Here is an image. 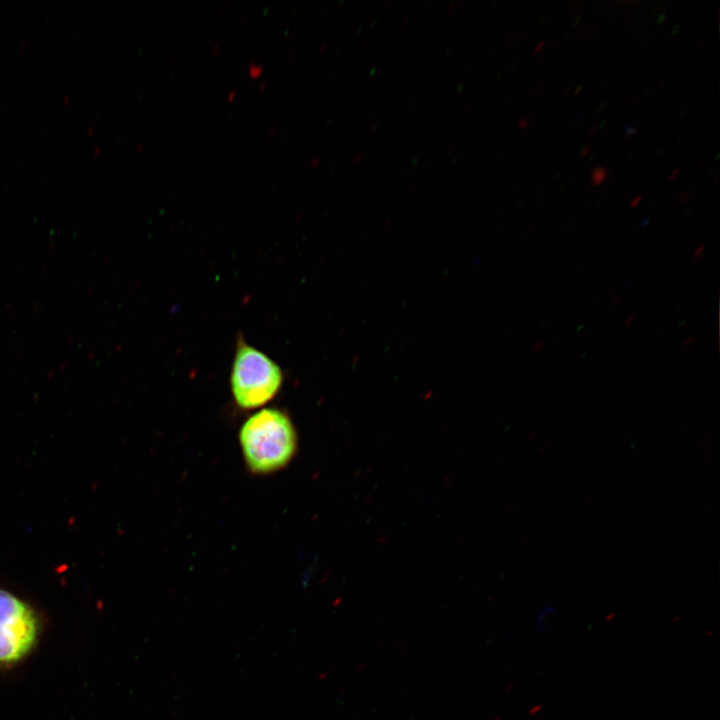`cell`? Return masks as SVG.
<instances>
[{
  "instance_id": "6da1fadb",
  "label": "cell",
  "mask_w": 720,
  "mask_h": 720,
  "mask_svg": "<svg viewBox=\"0 0 720 720\" xmlns=\"http://www.w3.org/2000/svg\"><path fill=\"white\" fill-rule=\"evenodd\" d=\"M240 445L248 468L267 474L285 467L297 450V434L290 418L275 408L261 409L240 429Z\"/></svg>"
},
{
  "instance_id": "7a4b0ae2",
  "label": "cell",
  "mask_w": 720,
  "mask_h": 720,
  "mask_svg": "<svg viewBox=\"0 0 720 720\" xmlns=\"http://www.w3.org/2000/svg\"><path fill=\"white\" fill-rule=\"evenodd\" d=\"M230 380L236 404L242 409H253L274 398L282 385L283 374L275 361L240 338Z\"/></svg>"
},
{
  "instance_id": "3957f363",
  "label": "cell",
  "mask_w": 720,
  "mask_h": 720,
  "mask_svg": "<svg viewBox=\"0 0 720 720\" xmlns=\"http://www.w3.org/2000/svg\"><path fill=\"white\" fill-rule=\"evenodd\" d=\"M40 619L24 600L0 588V667H11L31 654L40 635Z\"/></svg>"
},
{
  "instance_id": "277c9868",
  "label": "cell",
  "mask_w": 720,
  "mask_h": 720,
  "mask_svg": "<svg viewBox=\"0 0 720 720\" xmlns=\"http://www.w3.org/2000/svg\"><path fill=\"white\" fill-rule=\"evenodd\" d=\"M607 169L604 166H595L590 173V181L594 188L599 187L605 180H607Z\"/></svg>"
},
{
  "instance_id": "5b68a950",
  "label": "cell",
  "mask_w": 720,
  "mask_h": 720,
  "mask_svg": "<svg viewBox=\"0 0 720 720\" xmlns=\"http://www.w3.org/2000/svg\"><path fill=\"white\" fill-rule=\"evenodd\" d=\"M638 134V130L636 127L627 125L623 128V136L624 138H630L632 136H636Z\"/></svg>"
},
{
  "instance_id": "8992f818",
  "label": "cell",
  "mask_w": 720,
  "mask_h": 720,
  "mask_svg": "<svg viewBox=\"0 0 720 720\" xmlns=\"http://www.w3.org/2000/svg\"><path fill=\"white\" fill-rule=\"evenodd\" d=\"M692 197L693 195L691 193L684 192L677 197L676 201L681 204H686L688 201L691 200Z\"/></svg>"
},
{
  "instance_id": "52a82bcc",
  "label": "cell",
  "mask_w": 720,
  "mask_h": 720,
  "mask_svg": "<svg viewBox=\"0 0 720 720\" xmlns=\"http://www.w3.org/2000/svg\"><path fill=\"white\" fill-rule=\"evenodd\" d=\"M704 251H705V244H700L699 246H697L693 252L694 260H698L702 256Z\"/></svg>"
},
{
  "instance_id": "ba28073f",
  "label": "cell",
  "mask_w": 720,
  "mask_h": 720,
  "mask_svg": "<svg viewBox=\"0 0 720 720\" xmlns=\"http://www.w3.org/2000/svg\"><path fill=\"white\" fill-rule=\"evenodd\" d=\"M697 339H698L697 337L689 336L684 339L683 345L686 347H691L697 342Z\"/></svg>"
},
{
  "instance_id": "9c48e42d",
  "label": "cell",
  "mask_w": 720,
  "mask_h": 720,
  "mask_svg": "<svg viewBox=\"0 0 720 720\" xmlns=\"http://www.w3.org/2000/svg\"><path fill=\"white\" fill-rule=\"evenodd\" d=\"M666 16H667V13L665 11L661 12L656 18L657 25H659V26L662 25L666 20Z\"/></svg>"
},
{
  "instance_id": "30bf717a",
  "label": "cell",
  "mask_w": 720,
  "mask_h": 720,
  "mask_svg": "<svg viewBox=\"0 0 720 720\" xmlns=\"http://www.w3.org/2000/svg\"><path fill=\"white\" fill-rule=\"evenodd\" d=\"M642 198V195H637L636 197H634L630 202V207L635 208L641 202Z\"/></svg>"
},
{
  "instance_id": "8fae6325",
  "label": "cell",
  "mask_w": 720,
  "mask_h": 720,
  "mask_svg": "<svg viewBox=\"0 0 720 720\" xmlns=\"http://www.w3.org/2000/svg\"><path fill=\"white\" fill-rule=\"evenodd\" d=\"M544 90V86L541 84L536 85V87L533 90V96L538 97L542 91Z\"/></svg>"
},
{
  "instance_id": "7c38bea8",
  "label": "cell",
  "mask_w": 720,
  "mask_h": 720,
  "mask_svg": "<svg viewBox=\"0 0 720 720\" xmlns=\"http://www.w3.org/2000/svg\"><path fill=\"white\" fill-rule=\"evenodd\" d=\"M518 127L521 129H527L529 127V119H521L518 122Z\"/></svg>"
},
{
  "instance_id": "4fadbf2b",
  "label": "cell",
  "mask_w": 720,
  "mask_h": 720,
  "mask_svg": "<svg viewBox=\"0 0 720 720\" xmlns=\"http://www.w3.org/2000/svg\"><path fill=\"white\" fill-rule=\"evenodd\" d=\"M545 43H546V38L542 39V40L537 44L534 52H535L536 54L539 53V52L542 50V48L544 47Z\"/></svg>"
},
{
  "instance_id": "5bb4252c",
  "label": "cell",
  "mask_w": 720,
  "mask_h": 720,
  "mask_svg": "<svg viewBox=\"0 0 720 720\" xmlns=\"http://www.w3.org/2000/svg\"><path fill=\"white\" fill-rule=\"evenodd\" d=\"M250 72H251V75H253L254 77H257L261 72V67L256 65L254 68L250 69Z\"/></svg>"
},
{
  "instance_id": "9a60e30c",
  "label": "cell",
  "mask_w": 720,
  "mask_h": 720,
  "mask_svg": "<svg viewBox=\"0 0 720 720\" xmlns=\"http://www.w3.org/2000/svg\"><path fill=\"white\" fill-rule=\"evenodd\" d=\"M635 318H636V314H630L625 320V325H627V326L631 325L634 322Z\"/></svg>"
},
{
  "instance_id": "2e32d148",
  "label": "cell",
  "mask_w": 720,
  "mask_h": 720,
  "mask_svg": "<svg viewBox=\"0 0 720 720\" xmlns=\"http://www.w3.org/2000/svg\"><path fill=\"white\" fill-rule=\"evenodd\" d=\"M606 105H607V101L602 102L596 109L595 114L598 115L599 112H601L606 107Z\"/></svg>"
},
{
  "instance_id": "e0dca14e",
  "label": "cell",
  "mask_w": 720,
  "mask_h": 720,
  "mask_svg": "<svg viewBox=\"0 0 720 720\" xmlns=\"http://www.w3.org/2000/svg\"><path fill=\"white\" fill-rule=\"evenodd\" d=\"M611 300H612V303H613V304H618V302H619V295H618V293H613L612 296H611Z\"/></svg>"
},
{
  "instance_id": "ac0fdd59",
  "label": "cell",
  "mask_w": 720,
  "mask_h": 720,
  "mask_svg": "<svg viewBox=\"0 0 720 720\" xmlns=\"http://www.w3.org/2000/svg\"><path fill=\"white\" fill-rule=\"evenodd\" d=\"M582 88H583L582 85L579 84V85L575 88L572 96H573V97H576V96L581 92Z\"/></svg>"
},
{
  "instance_id": "d6986e66",
  "label": "cell",
  "mask_w": 720,
  "mask_h": 720,
  "mask_svg": "<svg viewBox=\"0 0 720 720\" xmlns=\"http://www.w3.org/2000/svg\"><path fill=\"white\" fill-rule=\"evenodd\" d=\"M595 31H596V27H593L592 29H590L589 32H588L587 35H586V40H589V39L593 36V34L595 33Z\"/></svg>"
},
{
  "instance_id": "ffe728a7",
  "label": "cell",
  "mask_w": 720,
  "mask_h": 720,
  "mask_svg": "<svg viewBox=\"0 0 720 720\" xmlns=\"http://www.w3.org/2000/svg\"><path fill=\"white\" fill-rule=\"evenodd\" d=\"M591 149H592V146H591V145H587L580 156H581V157L586 156V155L588 154V152H590Z\"/></svg>"
},
{
  "instance_id": "44dd1931",
  "label": "cell",
  "mask_w": 720,
  "mask_h": 720,
  "mask_svg": "<svg viewBox=\"0 0 720 720\" xmlns=\"http://www.w3.org/2000/svg\"><path fill=\"white\" fill-rule=\"evenodd\" d=\"M679 172H680V169H679V168H676V169L670 174L669 180H673V179L677 176V174H678Z\"/></svg>"
},
{
  "instance_id": "7402d4cb",
  "label": "cell",
  "mask_w": 720,
  "mask_h": 720,
  "mask_svg": "<svg viewBox=\"0 0 720 720\" xmlns=\"http://www.w3.org/2000/svg\"><path fill=\"white\" fill-rule=\"evenodd\" d=\"M681 26L679 24L675 25L672 29L671 34L674 36L680 31Z\"/></svg>"
},
{
  "instance_id": "603a6c76",
  "label": "cell",
  "mask_w": 720,
  "mask_h": 720,
  "mask_svg": "<svg viewBox=\"0 0 720 720\" xmlns=\"http://www.w3.org/2000/svg\"><path fill=\"white\" fill-rule=\"evenodd\" d=\"M707 41H708V39H707L706 37L701 40V42H700V44H699V49H700V50H702L703 48H705V46H706V44H707Z\"/></svg>"
},
{
  "instance_id": "cb8c5ba5",
  "label": "cell",
  "mask_w": 720,
  "mask_h": 720,
  "mask_svg": "<svg viewBox=\"0 0 720 720\" xmlns=\"http://www.w3.org/2000/svg\"><path fill=\"white\" fill-rule=\"evenodd\" d=\"M606 125H607V121H606V120H602V121L597 125V129H598V130H602V129L605 128Z\"/></svg>"
},
{
  "instance_id": "d4e9b609",
  "label": "cell",
  "mask_w": 720,
  "mask_h": 720,
  "mask_svg": "<svg viewBox=\"0 0 720 720\" xmlns=\"http://www.w3.org/2000/svg\"><path fill=\"white\" fill-rule=\"evenodd\" d=\"M688 110V105H684L678 112V116H682Z\"/></svg>"
},
{
  "instance_id": "484cf974",
  "label": "cell",
  "mask_w": 720,
  "mask_h": 720,
  "mask_svg": "<svg viewBox=\"0 0 720 720\" xmlns=\"http://www.w3.org/2000/svg\"><path fill=\"white\" fill-rule=\"evenodd\" d=\"M669 78H670L669 76H666V77L661 81V83H660V88H661V89H663V88L666 86Z\"/></svg>"
},
{
  "instance_id": "4316f807",
  "label": "cell",
  "mask_w": 720,
  "mask_h": 720,
  "mask_svg": "<svg viewBox=\"0 0 720 720\" xmlns=\"http://www.w3.org/2000/svg\"><path fill=\"white\" fill-rule=\"evenodd\" d=\"M597 130V124H594L588 133V137H591Z\"/></svg>"
},
{
  "instance_id": "83f0119b",
  "label": "cell",
  "mask_w": 720,
  "mask_h": 720,
  "mask_svg": "<svg viewBox=\"0 0 720 720\" xmlns=\"http://www.w3.org/2000/svg\"><path fill=\"white\" fill-rule=\"evenodd\" d=\"M581 6H582V2H577L573 9V14H576L579 11Z\"/></svg>"
},
{
  "instance_id": "f1b7e54d",
  "label": "cell",
  "mask_w": 720,
  "mask_h": 720,
  "mask_svg": "<svg viewBox=\"0 0 720 720\" xmlns=\"http://www.w3.org/2000/svg\"><path fill=\"white\" fill-rule=\"evenodd\" d=\"M542 347H543V342H538V343H536V345L534 347V351L538 352Z\"/></svg>"
},
{
  "instance_id": "f546056e",
  "label": "cell",
  "mask_w": 720,
  "mask_h": 720,
  "mask_svg": "<svg viewBox=\"0 0 720 720\" xmlns=\"http://www.w3.org/2000/svg\"><path fill=\"white\" fill-rule=\"evenodd\" d=\"M581 19H582L581 16H577L576 19L573 21V27H576L577 25H579Z\"/></svg>"
},
{
  "instance_id": "4dcf8cb0",
  "label": "cell",
  "mask_w": 720,
  "mask_h": 720,
  "mask_svg": "<svg viewBox=\"0 0 720 720\" xmlns=\"http://www.w3.org/2000/svg\"><path fill=\"white\" fill-rule=\"evenodd\" d=\"M637 97H638V95H637V94H634V95L632 96V98L629 100L628 106H631V105L635 102V100L637 99Z\"/></svg>"
},
{
  "instance_id": "1f68e13d",
  "label": "cell",
  "mask_w": 720,
  "mask_h": 720,
  "mask_svg": "<svg viewBox=\"0 0 720 720\" xmlns=\"http://www.w3.org/2000/svg\"><path fill=\"white\" fill-rule=\"evenodd\" d=\"M546 18H547V15L543 14L540 21L538 22V26H541L545 22Z\"/></svg>"
},
{
  "instance_id": "d6a6232c",
  "label": "cell",
  "mask_w": 720,
  "mask_h": 720,
  "mask_svg": "<svg viewBox=\"0 0 720 720\" xmlns=\"http://www.w3.org/2000/svg\"><path fill=\"white\" fill-rule=\"evenodd\" d=\"M571 88H572V86H571V85H568V86L565 88V90L563 91L562 96H563V97L566 96L567 93L571 90Z\"/></svg>"
},
{
  "instance_id": "836d02e7",
  "label": "cell",
  "mask_w": 720,
  "mask_h": 720,
  "mask_svg": "<svg viewBox=\"0 0 720 720\" xmlns=\"http://www.w3.org/2000/svg\"><path fill=\"white\" fill-rule=\"evenodd\" d=\"M664 151H665V147L662 146V147L657 151L656 157H659L660 155H662V153H663Z\"/></svg>"
},
{
  "instance_id": "e575fe53",
  "label": "cell",
  "mask_w": 720,
  "mask_h": 720,
  "mask_svg": "<svg viewBox=\"0 0 720 720\" xmlns=\"http://www.w3.org/2000/svg\"><path fill=\"white\" fill-rule=\"evenodd\" d=\"M658 9H659V8H657V7H656V8H653L652 13H651V17H650L651 19H653V18L657 15Z\"/></svg>"
},
{
  "instance_id": "d590c367",
  "label": "cell",
  "mask_w": 720,
  "mask_h": 720,
  "mask_svg": "<svg viewBox=\"0 0 720 720\" xmlns=\"http://www.w3.org/2000/svg\"><path fill=\"white\" fill-rule=\"evenodd\" d=\"M595 158H596V154L592 153V155L588 159V163H592L595 160Z\"/></svg>"
},
{
  "instance_id": "8d00e7d4",
  "label": "cell",
  "mask_w": 720,
  "mask_h": 720,
  "mask_svg": "<svg viewBox=\"0 0 720 720\" xmlns=\"http://www.w3.org/2000/svg\"><path fill=\"white\" fill-rule=\"evenodd\" d=\"M614 173H615V170H614V169H611V170L607 173V179L611 178V177L614 175Z\"/></svg>"
},
{
  "instance_id": "74e56055",
  "label": "cell",
  "mask_w": 720,
  "mask_h": 720,
  "mask_svg": "<svg viewBox=\"0 0 720 720\" xmlns=\"http://www.w3.org/2000/svg\"><path fill=\"white\" fill-rule=\"evenodd\" d=\"M569 37H570V32H567V33L564 35V37L562 38V40L565 42V41H567V40L569 39Z\"/></svg>"
},
{
  "instance_id": "f35d334b",
  "label": "cell",
  "mask_w": 720,
  "mask_h": 720,
  "mask_svg": "<svg viewBox=\"0 0 720 720\" xmlns=\"http://www.w3.org/2000/svg\"><path fill=\"white\" fill-rule=\"evenodd\" d=\"M543 56H544V51H542V52L538 55V57L536 58V62H539V61L542 59Z\"/></svg>"
},
{
  "instance_id": "ab89813d",
  "label": "cell",
  "mask_w": 720,
  "mask_h": 720,
  "mask_svg": "<svg viewBox=\"0 0 720 720\" xmlns=\"http://www.w3.org/2000/svg\"><path fill=\"white\" fill-rule=\"evenodd\" d=\"M633 12H634V9L630 10V11L627 13L626 18L624 19L625 22L628 20V18L630 17V15H631Z\"/></svg>"
},
{
  "instance_id": "60d3db41",
  "label": "cell",
  "mask_w": 720,
  "mask_h": 720,
  "mask_svg": "<svg viewBox=\"0 0 720 720\" xmlns=\"http://www.w3.org/2000/svg\"><path fill=\"white\" fill-rule=\"evenodd\" d=\"M557 41H558V38L555 37V38L553 39V41L551 42L550 47H551V48L554 47L555 44L557 43Z\"/></svg>"
},
{
  "instance_id": "b9f144b4",
  "label": "cell",
  "mask_w": 720,
  "mask_h": 720,
  "mask_svg": "<svg viewBox=\"0 0 720 720\" xmlns=\"http://www.w3.org/2000/svg\"><path fill=\"white\" fill-rule=\"evenodd\" d=\"M720 180V175H716L715 179L713 180V184H717Z\"/></svg>"
},
{
  "instance_id": "7bdbcfd3",
  "label": "cell",
  "mask_w": 720,
  "mask_h": 720,
  "mask_svg": "<svg viewBox=\"0 0 720 720\" xmlns=\"http://www.w3.org/2000/svg\"><path fill=\"white\" fill-rule=\"evenodd\" d=\"M651 92V87H648L646 91L644 92V96H648Z\"/></svg>"
},
{
  "instance_id": "ee69618b",
  "label": "cell",
  "mask_w": 720,
  "mask_h": 720,
  "mask_svg": "<svg viewBox=\"0 0 720 720\" xmlns=\"http://www.w3.org/2000/svg\"><path fill=\"white\" fill-rule=\"evenodd\" d=\"M699 60V55H696L692 61V65H695V63Z\"/></svg>"
},
{
  "instance_id": "f6af8a7d",
  "label": "cell",
  "mask_w": 720,
  "mask_h": 720,
  "mask_svg": "<svg viewBox=\"0 0 720 720\" xmlns=\"http://www.w3.org/2000/svg\"><path fill=\"white\" fill-rule=\"evenodd\" d=\"M561 176V172H557L555 176L553 177L554 180H557Z\"/></svg>"
},
{
  "instance_id": "bcb514c9",
  "label": "cell",
  "mask_w": 720,
  "mask_h": 720,
  "mask_svg": "<svg viewBox=\"0 0 720 720\" xmlns=\"http://www.w3.org/2000/svg\"><path fill=\"white\" fill-rule=\"evenodd\" d=\"M585 147H586V145H582V146L580 147V149H579V154H580V155H581L582 152L584 151Z\"/></svg>"
},
{
  "instance_id": "7dc6e473",
  "label": "cell",
  "mask_w": 720,
  "mask_h": 720,
  "mask_svg": "<svg viewBox=\"0 0 720 720\" xmlns=\"http://www.w3.org/2000/svg\"><path fill=\"white\" fill-rule=\"evenodd\" d=\"M633 155H634V151L632 150L629 152L627 159L629 160L631 157H633Z\"/></svg>"
},
{
  "instance_id": "c3c4849f",
  "label": "cell",
  "mask_w": 720,
  "mask_h": 720,
  "mask_svg": "<svg viewBox=\"0 0 720 720\" xmlns=\"http://www.w3.org/2000/svg\"><path fill=\"white\" fill-rule=\"evenodd\" d=\"M641 31H642V29H639V30L636 32V34L634 35L633 38L636 39V38L638 37V35L641 33Z\"/></svg>"
},
{
  "instance_id": "681fc988",
  "label": "cell",
  "mask_w": 720,
  "mask_h": 720,
  "mask_svg": "<svg viewBox=\"0 0 720 720\" xmlns=\"http://www.w3.org/2000/svg\"><path fill=\"white\" fill-rule=\"evenodd\" d=\"M719 158H720V152H718V153L716 154V156L714 157L713 161H716V160H718Z\"/></svg>"
},
{
  "instance_id": "f907efd6",
  "label": "cell",
  "mask_w": 720,
  "mask_h": 720,
  "mask_svg": "<svg viewBox=\"0 0 720 720\" xmlns=\"http://www.w3.org/2000/svg\"><path fill=\"white\" fill-rule=\"evenodd\" d=\"M714 171H715V169H712V170L708 173L707 178H709V177L714 173Z\"/></svg>"
},
{
  "instance_id": "816d5d0a",
  "label": "cell",
  "mask_w": 720,
  "mask_h": 720,
  "mask_svg": "<svg viewBox=\"0 0 720 720\" xmlns=\"http://www.w3.org/2000/svg\"><path fill=\"white\" fill-rule=\"evenodd\" d=\"M695 184H696L695 182H691L688 189L690 190Z\"/></svg>"
},
{
  "instance_id": "f5cc1de1",
  "label": "cell",
  "mask_w": 720,
  "mask_h": 720,
  "mask_svg": "<svg viewBox=\"0 0 720 720\" xmlns=\"http://www.w3.org/2000/svg\"><path fill=\"white\" fill-rule=\"evenodd\" d=\"M585 30H586V28H585V27H584V28H582V29L580 30V32H579V34H578V36H580V35H581V34H582V33H583V32H584Z\"/></svg>"
},
{
  "instance_id": "db71d44e",
  "label": "cell",
  "mask_w": 720,
  "mask_h": 720,
  "mask_svg": "<svg viewBox=\"0 0 720 720\" xmlns=\"http://www.w3.org/2000/svg\"><path fill=\"white\" fill-rule=\"evenodd\" d=\"M564 189H565V185H562V186L559 188V192L561 193Z\"/></svg>"
},
{
  "instance_id": "11a10c76",
  "label": "cell",
  "mask_w": 720,
  "mask_h": 720,
  "mask_svg": "<svg viewBox=\"0 0 720 720\" xmlns=\"http://www.w3.org/2000/svg\"><path fill=\"white\" fill-rule=\"evenodd\" d=\"M547 120H548V117H546V118L543 120V122L541 123V126H543V125L547 122Z\"/></svg>"
},
{
  "instance_id": "9f6ffc18",
  "label": "cell",
  "mask_w": 720,
  "mask_h": 720,
  "mask_svg": "<svg viewBox=\"0 0 720 720\" xmlns=\"http://www.w3.org/2000/svg\"><path fill=\"white\" fill-rule=\"evenodd\" d=\"M575 119H577L578 121H581L582 118H581V117H576Z\"/></svg>"
}]
</instances>
